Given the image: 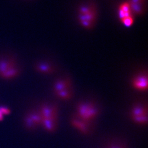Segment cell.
I'll return each mask as SVG.
<instances>
[{
  "label": "cell",
  "mask_w": 148,
  "mask_h": 148,
  "mask_svg": "<svg viewBox=\"0 0 148 148\" xmlns=\"http://www.w3.org/2000/svg\"><path fill=\"white\" fill-rule=\"evenodd\" d=\"M98 16V10L95 1H86L78 7L77 19L81 27L85 29L90 30L95 27Z\"/></svg>",
  "instance_id": "6da1fadb"
},
{
  "label": "cell",
  "mask_w": 148,
  "mask_h": 148,
  "mask_svg": "<svg viewBox=\"0 0 148 148\" xmlns=\"http://www.w3.org/2000/svg\"><path fill=\"white\" fill-rule=\"evenodd\" d=\"M42 117L43 128L48 133H54L58 126V107L52 103H45L38 109Z\"/></svg>",
  "instance_id": "7a4b0ae2"
},
{
  "label": "cell",
  "mask_w": 148,
  "mask_h": 148,
  "mask_svg": "<svg viewBox=\"0 0 148 148\" xmlns=\"http://www.w3.org/2000/svg\"><path fill=\"white\" fill-rule=\"evenodd\" d=\"M53 91L57 98L67 101L73 98L74 87L72 80L69 76H63L58 78L53 83Z\"/></svg>",
  "instance_id": "3957f363"
},
{
  "label": "cell",
  "mask_w": 148,
  "mask_h": 148,
  "mask_svg": "<svg viewBox=\"0 0 148 148\" xmlns=\"http://www.w3.org/2000/svg\"><path fill=\"white\" fill-rule=\"evenodd\" d=\"M99 107L91 101H81L76 106L75 114L86 121L92 123L99 116Z\"/></svg>",
  "instance_id": "277c9868"
},
{
  "label": "cell",
  "mask_w": 148,
  "mask_h": 148,
  "mask_svg": "<svg viewBox=\"0 0 148 148\" xmlns=\"http://www.w3.org/2000/svg\"><path fill=\"white\" fill-rule=\"evenodd\" d=\"M21 70L16 60L11 58L0 59V77L5 80H12L19 76Z\"/></svg>",
  "instance_id": "5b68a950"
},
{
  "label": "cell",
  "mask_w": 148,
  "mask_h": 148,
  "mask_svg": "<svg viewBox=\"0 0 148 148\" xmlns=\"http://www.w3.org/2000/svg\"><path fill=\"white\" fill-rule=\"evenodd\" d=\"M130 116L135 124L147 125L148 123V105L147 103L138 102L132 106Z\"/></svg>",
  "instance_id": "8992f818"
},
{
  "label": "cell",
  "mask_w": 148,
  "mask_h": 148,
  "mask_svg": "<svg viewBox=\"0 0 148 148\" xmlns=\"http://www.w3.org/2000/svg\"><path fill=\"white\" fill-rule=\"evenodd\" d=\"M23 123L29 131H34L42 125V117L38 110H31L27 112L23 118Z\"/></svg>",
  "instance_id": "52a82bcc"
},
{
  "label": "cell",
  "mask_w": 148,
  "mask_h": 148,
  "mask_svg": "<svg viewBox=\"0 0 148 148\" xmlns=\"http://www.w3.org/2000/svg\"><path fill=\"white\" fill-rule=\"evenodd\" d=\"M131 84L134 90L140 92L147 91L148 87L147 72L143 71L134 75L131 79Z\"/></svg>",
  "instance_id": "ba28073f"
},
{
  "label": "cell",
  "mask_w": 148,
  "mask_h": 148,
  "mask_svg": "<svg viewBox=\"0 0 148 148\" xmlns=\"http://www.w3.org/2000/svg\"><path fill=\"white\" fill-rule=\"evenodd\" d=\"M70 123L74 128L83 134L87 135L91 132L92 123L84 121L75 114L71 118Z\"/></svg>",
  "instance_id": "9c48e42d"
},
{
  "label": "cell",
  "mask_w": 148,
  "mask_h": 148,
  "mask_svg": "<svg viewBox=\"0 0 148 148\" xmlns=\"http://www.w3.org/2000/svg\"><path fill=\"white\" fill-rule=\"evenodd\" d=\"M134 16H142L147 10V0H127Z\"/></svg>",
  "instance_id": "30bf717a"
},
{
  "label": "cell",
  "mask_w": 148,
  "mask_h": 148,
  "mask_svg": "<svg viewBox=\"0 0 148 148\" xmlns=\"http://www.w3.org/2000/svg\"><path fill=\"white\" fill-rule=\"evenodd\" d=\"M34 68L36 72L43 75H51L57 71V67L48 61L38 62L35 65Z\"/></svg>",
  "instance_id": "8fae6325"
},
{
  "label": "cell",
  "mask_w": 148,
  "mask_h": 148,
  "mask_svg": "<svg viewBox=\"0 0 148 148\" xmlns=\"http://www.w3.org/2000/svg\"><path fill=\"white\" fill-rule=\"evenodd\" d=\"M133 16L131 12L130 5L128 1H124L119 5L117 10V16L120 21L130 16Z\"/></svg>",
  "instance_id": "7c38bea8"
},
{
  "label": "cell",
  "mask_w": 148,
  "mask_h": 148,
  "mask_svg": "<svg viewBox=\"0 0 148 148\" xmlns=\"http://www.w3.org/2000/svg\"><path fill=\"white\" fill-rule=\"evenodd\" d=\"M120 22L126 27H132L134 23V16H128L127 18L123 19Z\"/></svg>",
  "instance_id": "4fadbf2b"
},
{
  "label": "cell",
  "mask_w": 148,
  "mask_h": 148,
  "mask_svg": "<svg viewBox=\"0 0 148 148\" xmlns=\"http://www.w3.org/2000/svg\"><path fill=\"white\" fill-rule=\"evenodd\" d=\"M106 148H127L126 145L122 142H115L110 144Z\"/></svg>",
  "instance_id": "5bb4252c"
},
{
  "label": "cell",
  "mask_w": 148,
  "mask_h": 148,
  "mask_svg": "<svg viewBox=\"0 0 148 148\" xmlns=\"http://www.w3.org/2000/svg\"><path fill=\"white\" fill-rule=\"evenodd\" d=\"M0 111L2 114L5 116L7 115H10L12 113V110L10 108L5 106H0Z\"/></svg>",
  "instance_id": "9a60e30c"
},
{
  "label": "cell",
  "mask_w": 148,
  "mask_h": 148,
  "mask_svg": "<svg viewBox=\"0 0 148 148\" xmlns=\"http://www.w3.org/2000/svg\"><path fill=\"white\" fill-rule=\"evenodd\" d=\"M5 116L0 111V122L3 121L5 120Z\"/></svg>",
  "instance_id": "2e32d148"
}]
</instances>
